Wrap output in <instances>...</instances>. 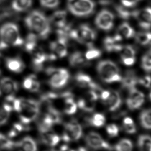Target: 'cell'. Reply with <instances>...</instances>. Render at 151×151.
<instances>
[{
  "mask_svg": "<svg viewBox=\"0 0 151 151\" xmlns=\"http://www.w3.org/2000/svg\"><path fill=\"white\" fill-rule=\"evenodd\" d=\"M19 88L16 81L9 77H4L0 80V90L7 96L14 95Z\"/></svg>",
  "mask_w": 151,
  "mask_h": 151,
  "instance_id": "cell-14",
  "label": "cell"
},
{
  "mask_svg": "<svg viewBox=\"0 0 151 151\" xmlns=\"http://www.w3.org/2000/svg\"><path fill=\"white\" fill-rule=\"evenodd\" d=\"M37 39V37L33 34H29L25 43V48L27 52L31 55L34 68L36 71H40L49 57L38 45Z\"/></svg>",
  "mask_w": 151,
  "mask_h": 151,
  "instance_id": "cell-3",
  "label": "cell"
},
{
  "mask_svg": "<svg viewBox=\"0 0 151 151\" xmlns=\"http://www.w3.org/2000/svg\"><path fill=\"white\" fill-rule=\"evenodd\" d=\"M75 81L78 86L82 88L96 90L99 86L93 81L90 76L83 73H79L75 76Z\"/></svg>",
  "mask_w": 151,
  "mask_h": 151,
  "instance_id": "cell-16",
  "label": "cell"
},
{
  "mask_svg": "<svg viewBox=\"0 0 151 151\" xmlns=\"http://www.w3.org/2000/svg\"><path fill=\"white\" fill-rule=\"evenodd\" d=\"M136 40L138 44L145 46L151 42V33L150 32H141L137 34Z\"/></svg>",
  "mask_w": 151,
  "mask_h": 151,
  "instance_id": "cell-35",
  "label": "cell"
},
{
  "mask_svg": "<svg viewBox=\"0 0 151 151\" xmlns=\"http://www.w3.org/2000/svg\"><path fill=\"white\" fill-rule=\"evenodd\" d=\"M132 17L136 19L143 29L147 30L151 27V7L132 12Z\"/></svg>",
  "mask_w": 151,
  "mask_h": 151,
  "instance_id": "cell-12",
  "label": "cell"
},
{
  "mask_svg": "<svg viewBox=\"0 0 151 151\" xmlns=\"http://www.w3.org/2000/svg\"><path fill=\"white\" fill-rule=\"evenodd\" d=\"M129 91V94L126 100L127 106L132 110L139 109L145 102V95L135 88Z\"/></svg>",
  "mask_w": 151,
  "mask_h": 151,
  "instance_id": "cell-13",
  "label": "cell"
},
{
  "mask_svg": "<svg viewBox=\"0 0 151 151\" xmlns=\"http://www.w3.org/2000/svg\"><path fill=\"white\" fill-rule=\"evenodd\" d=\"M25 25L31 33L42 40L46 39L51 31L50 21L44 13L38 10L32 11L25 17Z\"/></svg>",
  "mask_w": 151,
  "mask_h": 151,
  "instance_id": "cell-1",
  "label": "cell"
},
{
  "mask_svg": "<svg viewBox=\"0 0 151 151\" xmlns=\"http://www.w3.org/2000/svg\"><path fill=\"white\" fill-rule=\"evenodd\" d=\"M107 134L110 137H115L119 134V129L116 124H109L106 128Z\"/></svg>",
  "mask_w": 151,
  "mask_h": 151,
  "instance_id": "cell-42",
  "label": "cell"
},
{
  "mask_svg": "<svg viewBox=\"0 0 151 151\" xmlns=\"http://www.w3.org/2000/svg\"><path fill=\"white\" fill-rule=\"evenodd\" d=\"M23 44L24 40L16 23L7 22L0 27V51L9 47L21 46Z\"/></svg>",
  "mask_w": 151,
  "mask_h": 151,
  "instance_id": "cell-2",
  "label": "cell"
},
{
  "mask_svg": "<svg viewBox=\"0 0 151 151\" xmlns=\"http://www.w3.org/2000/svg\"><path fill=\"white\" fill-rule=\"evenodd\" d=\"M25 125L22 124V123H15L12 126V128H11V130L9 131L8 137L13 138L16 136L17 135L21 133L23 130L27 129V127H25Z\"/></svg>",
  "mask_w": 151,
  "mask_h": 151,
  "instance_id": "cell-37",
  "label": "cell"
},
{
  "mask_svg": "<svg viewBox=\"0 0 151 151\" xmlns=\"http://www.w3.org/2000/svg\"><path fill=\"white\" fill-rule=\"evenodd\" d=\"M119 52L122 63L124 65L130 66L134 64L136 61V51L132 46L129 45L122 46Z\"/></svg>",
  "mask_w": 151,
  "mask_h": 151,
  "instance_id": "cell-15",
  "label": "cell"
},
{
  "mask_svg": "<svg viewBox=\"0 0 151 151\" xmlns=\"http://www.w3.org/2000/svg\"><path fill=\"white\" fill-rule=\"evenodd\" d=\"M89 124L96 127H101L105 124V116L101 113H96L88 120Z\"/></svg>",
  "mask_w": 151,
  "mask_h": 151,
  "instance_id": "cell-33",
  "label": "cell"
},
{
  "mask_svg": "<svg viewBox=\"0 0 151 151\" xmlns=\"http://www.w3.org/2000/svg\"><path fill=\"white\" fill-rule=\"evenodd\" d=\"M133 145L132 141L127 139H122L116 145V151H132Z\"/></svg>",
  "mask_w": 151,
  "mask_h": 151,
  "instance_id": "cell-34",
  "label": "cell"
},
{
  "mask_svg": "<svg viewBox=\"0 0 151 151\" xmlns=\"http://www.w3.org/2000/svg\"><path fill=\"white\" fill-rule=\"evenodd\" d=\"M110 93V91L108 90H103L101 91L99 97L101 98V100L103 101V102H104L107 100L109 96Z\"/></svg>",
  "mask_w": 151,
  "mask_h": 151,
  "instance_id": "cell-46",
  "label": "cell"
},
{
  "mask_svg": "<svg viewBox=\"0 0 151 151\" xmlns=\"http://www.w3.org/2000/svg\"><path fill=\"white\" fill-rule=\"evenodd\" d=\"M42 6L47 9H55L59 5L60 0H40Z\"/></svg>",
  "mask_w": 151,
  "mask_h": 151,
  "instance_id": "cell-40",
  "label": "cell"
},
{
  "mask_svg": "<svg viewBox=\"0 0 151 151\" xmlns=\"http://www.w3.org/2000/svg\"><path fill=\"white\" fill-rule=\"evenodd\" d=\"M41 139L45 145L53 147L59 142L61 138L50 129L41 132Z\"/></svg>",
  "mask_w": 151,
  "mask_h": 151,
  "instance_id": "cell-22",
  "label": "cell"
},
{
  "mask_svg": "<svg viewBox=\"0 0 151 151\" xmlns=\"http://www.w3.org/2000/svg\"><path fill=\"white\" fill-rule=\"evenodd\" d=\"M140 118L142 126L145 129H151V109L143 111Z\"/></svg>",
  "mask_w": 151,
  "mask_h": 151,
  "instance_id": "cell-32",
  "label": "cell"
},
{
  "mask_svg": "<svg viewBox=\"0 0 151 151\" xmlns=\"http://www.w3.org/2000/svg\"><path fill=\"white\" fill-rule=\"evenodd\" d=\"M141 66L145 71L151 72V51L143 55L141 60Z\"/></svg>",
  "mask_w": 151,
  "mask_h": 151,
  "instance_id": "cell-38",
  "label": "cell"
},
{
  "mask_svg": "<svg viewBox=\"0 0 151 151\" xmlns=\"http://www.w3.org/2000/svg\"><path fill=\"white\" fill-rule=\"evenodd\" d=\"M101 51L92 47L89 48L88 50L86 51L84 55V57L88 60H92L99 58V57H101Z\"/></svg>",
  "mask_w": 151,
  "mask_h": 151,
  "instance_id": "cell-39",
  "label": "cell"
},
{
  "mask_svg": "<svg viewBox=\"0 0 151 151\" xmlns=\"http://www.w3.org/2000/svg\"><path fill=\"white\" fill-rule=\"evenodd\" d=\"M124 130L128 134H133L136 132V127L134 123L131 124H123Z\"/></svg>",
  "mask_w": 151,
  "mask_h": 151,
  "instance_id": "cell-44",
  "label": "cell"
},
{
  "mask_svg": "<svg viewBox=\"0 0 151 151\" xmlns=\"http://www.w3.org/2000/svg\"><path fill=\"white\" fill-rule=\"evenodd\" d=\"M67 45V38L64 36L58 35L57 40L50 44L51 54L49 58L54 60L57 58L66 57L68 53Z\"/></svg>",
  "mask_w": 151,
  "mask_h": 151,
  "instance_id": "cell-8",
  "label": "cell"
},
{
  "mask_svg": "<svg viewBox=\"0 0 151 151\" xmlns=\"http://www.w3.org/2000/svg\"><path fill=\"white\" fill-rule=\"evenodd\" d=\"M40 112V104L33 99H22L19 118L22 124L27 125L35 120Z\"/></svg>",
  "mask_w": 151,
  "mask_h": 151,
  "instance_id": "cell-5",
  "label": "cell"
},
{
  "mask_svg": "<svg viewBox=\"0 0 151 151\" xmlns=\"http://www.w3.org/2000/svg\"><path fill=\"white\" fill-rule=\"evenodd\" d=\"M120 42L116 40L115 36H107L104 40V44L105 49L108 52H120L122 48V45L119 44Z\"/></svg>",
  "mask_w": 151,
  "mask_h": 151,
  "instance_id": "cell-25",
  "label": "cell"
},
{
  "mask_svg": "<svg viewBox=\"0 0 151 151\" xmlns=\"http://www.w3.org/2000/svg\"><path fill=\"white\" fill-rule=\"evenodd\" d=\"M141 151H150L151 148V137L144 134L139 136L138 141Z\"/></svg>",
  "mask_w": 151,
  "mask_h": 151,
  "instance_id": "cell-30",
  "label": "cell"
},
{
  "mask_svg": "<svg viewBox=\"0 0 151 151\" xmlns=\"http://www.w3.org/2000/svg\"><path fill=\"white\" fill-rule=\"evenodd\" d=\"M118 34L122 38L129 39L132 38L135 34L134 29L128 23H122L118 28Z\"/></svg>",
  "mask_w": 151,
  "mask_h": 151,
  "instance_id": "cell-28",
  "label": "cell"
},
{
  "mask_svg": "<svg viewBox=\"0 0 151 151\" xmlns=\"http://www.w3.org/2000/svg\"><path fill=\"white\" fill-rule=\"evenodd\" d=\"M69 62L72 67H81L87 65L86 59L82 53L76 51L69 57Z\"/></svg>",
  "mask_w": 151,
  "mask_h": 151,
  "instance_id": "cell-24",
  "label": "cell"
},
{
  "mask_svg": "<svg viewBox=\"0 0 151 151\" xmlns=\"http://www.w3.org/2000/svg\"><path fill=\"white\" fill-rule=\"evenodd\" d=\"M150 151H151V148L150 149Z\"/></svg>",
  "mask_w": 151,
  "mask_h": 151,
  "instance_id": "cell-51",
  "label": "cell"
},
{
  "mask_svg": "<svg viewBox=\"0 0 151 151\" xmlns=\"http://www.w3.org/2000/svg\"><path fill=\"white\" fill-rule=\"evenodd\" d=\"M23 86L24 88L30 92H37L40 88V82L36 76L30 75L23 80Z\"/></svg>",
  "mask_w": 151,
  "mask_h": 151,
  "instance_id": "cell-23",
  "label": "cell"
},
{
  "mask_svg": "<svg viewBox=\"0 0 151 151\" xmlns=\"http://www.w3.org/2000/svg\"><path fill=\"white\" fill-rule=\"evenodd\" d=\"M82 135V127L78 122L73 120L65 125L62 138L68 142L80 139Z\"/></svg>",
  "mask_w": 151,
  "mask_h": 151,
  "instance_id": "cell-9",
  "label": "cell"
},
{
  "mask_svg": "<svg viewBox=\"0 0 151 151\" xmlns=\"http://www.w3.org/2000/svg\"><path fill=\"white\" fill-rule=\"evenodd\" d=\"M103 103L106 106L109 111H114L121 106L122 99L119 93L116 91H110L108 99Z\"/></svg>",
  "mask_w": 151,
  "mask_h": 151,
  "instance_id": "cell-18",
  "label": "cell"
},
{
  "mask_svg": "<svg viewBox=\"0 0 151 151\" xmlns=\"http://www.w3.org/2000/svg\"><path fill=\"white\" fill-rule=\"evenodd\" d=\"M87 151V150L83 147H80L79 148H78L77 151Z\"/></svg>",
  "mask_w": 151,
  "mask_h": 151,
  "instance_id": "cell-48",
  "label": "cell"
},
{
  "mask_svg": "<svg viewBox=\"0 0 151 151\" xmlns=\"http://www.w3.org/2000/svg\"><path fill=\"white\" fill-rule=\"evenodd\" d=\"M32 0H13L12 6L16 12H23L31 7Z\"/></svg>",
  "mask_w": 151,
  "mask_h": 151,
  "instance_id": "cell-27",
  "label": "cell"
},
{
  "mask_svg": "<svg viewBox=\"0 0 151 151\" xmlns=\"http://www.w3.org/2000/svg\"><path fill=\"white\" fill-rule=\"evenodd\" d=\"M10 112L4 107H0V125H4L9 120Z\"/></svg>",
  "mask_w": 151,
  "mask_h": 151,
  "instance_id": "cell-41",
  "label": "cell"
},
{
  "mask_svg": "<svg viewBox=\"0 0 151 151\" xmlns=\"http://www.w3.org/2000/svg\"><path fill=\"white\" fill-rule=\"evenodd\" d=\"M1 67H0V75H1Z\"/></svg>",
  "mask_w": 151,
  "mask_h": 151,
  "instance_id": "cell-49",
  "label": "cell"
},
{
  "mask_svg": "<svg viewBox=\"0 0 151 151\" xmlns=\"http://www.w3.org/2000/svg\"><path fill=\"white\" fill-rule=\"evenodd\" d=\"M122 86L124 88H127L129 90L134 88L136 84L138 83V79L137 78L132 71H128L125 74L124 78H122Z\"/></svg>",
  "mask_w": 151,
  "mask_h": 151,
  "instance_id": "cell-26",
  "label": "cell"
},
{
  "mask_svg": "<svg viewBox=\"0 0 151 151\" xmlns=\"http://www.w3.org/2000/svg\"><path fill=\"white\" fill-rule=\"evenodd\" d=\"M138 83L145 88H149L151 86V77L150 76H145L142 78L138 79Z\"/></svg>",
  "mask_w": 151,
  "mask_h": 151,
  "instance_id": "cell-43",
  "label": "cell"
},
{
  "mask_svg": "<svg viewBox=\"0 0 151 151\" xmlns=\"http://www.w3.org/2000/svg\"><path fill=\"white\" fill-rule=\"evenodd\" d=\"M1 1V0H0V1Z\"/></svg>",
  "mask_w": 151,
  "mask_h": 151,
  "instance_id": "cell-52",
  "label": "cell"
},
{
  "mask_svg": "<svg viewBox=\"0 0 151 151\" xmlns=\"http://www.w3.org/2000/svg\"><path fill=\"white\" fill-rule=\"evenodd\" d=\"M58 29H62L68 25L67 23V13L64 10H59L55 12L51 15L50 20Z\"/></svg>",
  "mask_w": 151,
  "mask_h": 151,
  "instance_id": "cell-17",
  "label": "cell"
},
{
  "mask_svg": "<svg viewBox=\"0 0 151 151\" xmlns=\"http://www.w3.org/2000/svg\"><path fill=\"white\" fill-rule=\"evenodd\" d=\"M87 145L94 150H106L111 151L112 147L110 144L103 139L100 134L95 132H90L86 138Z\"/></svg>",
  "mask_w": 151,
  "mask_h": 151,
  "instance_id": "cell-11",
  "label": "cell"
},
{
  "mask_svg": "<svg viewBox=\"0 0 151 151\" xmlns=\"http://www.w3.org/2000/svg\"><path fill=\"white\" fill-rule=\"evenodd\" d=\"M132 123H134V121L129 117L125 118L123 120V124H131Z\"/></svg>",
  "mask_w": 151,
  "mask_h": 151,
  "instance_id": "cell-47",
  "label": "cell"
},
{
  "mask_svg": "<svg viewBox=\"0 0 151 151\" xmlns=\"http://www.w3.org/2000/svg\"><path fill=\"white\" fill-rule=\"evenodd\" d=\"M67 7L76 17H88L94 12L95 4L93 0H67Z\"/></svg>",
  "mask_w": 151,
  "mask_h": 151,
  "instance_id": "cell-6",
  "label": "cell"
},
{
  "mask_svg": "<svg viewBox=\"0 0 151 151\" xmlns=\"http://www.w3.org/2000/svg\"><path fill=\"white\" fill-rule=\"evenodd\" d=\"M97 70L103 81L107 83L120 82L122 80L117 65L110 60H103L97 66Z\"/></svg>",
  "mask_w": 151,
  "mask_h": 151,
  "instance_id": "cell-4",
  "label": "cell"
},
{
  "mask_svg": "<svg viewBox=\"0 0 151 151\" xmlns=\"http://www.w3.org/2000/svg\"><path fill=\"white\" fill-rule=\"evenodd\" d=\"M45 116L48 118L53 125L60 124L62 121V116L60 112L54 107L49 106Z\"/></svg>",
  "mask_w": 151,
  "mask_h": 151,
  "instance_id": "cell-29",
  "label": "cell"
},
{
  "mask_svg": "<svg viewBox=\"0 0 151 151\" xmlns=\"http://www.w3.org/2000/svg\"><path fill=\"white\" fill-rule=\"evenodd\" d=\"M5 64L9 70L15 73H20L25 68V64L23 61L18 57L6 58Z\"/></svg>",
  "mask_w": 151,
  "mask_h": 151,
  "instance_id": "cell-19",
  "label": "cell"
},
{
  "mask_svg": "<svg viewBox=\"0 0 151 151\" xmlns=\"http://www.w3.org/2000/svg\"><path fill=\"white\" fill-rule=\"evenodd\" d=\"M1 94V91L0 90V95Z\"/></svg>",
  "mask_w": 151,
  "mask_h": 151,
  "instance_id": "cell-50",
  "label": "cell"
},
{
  "mask_svg": "<svg viewBox=\"0 0 151 151\" xmlns=\"http://www.w3.org/2000/svg\"><path fill=\"white\" fill-rule=\"evenodd\" d=\"M114 16L107 9H103L97 15L95 23L99 29L105 31H110L113 27Z\"/></svg>",
  "mask_w": 151,
  "mask_h": 151,
  "instance_id": "cell-10",
  "label": "cell"
},
{
  "mask_svg": "<svg viewBox=\"0 0 151 151\" xmlns=\"http://www.w3.org/2000/svg\"><path fill=\"white\" fill-rule=\"evenodd\" d=\"M77 106L83 111L90 112L94 110L95 105L94 101L86 98L79 99L77 103Z\"/></svg>",
  "mask_w": 151,
  "mask_h": 151,
  "instance_id": "cell-31",
  "label": "cell"
},
{
  "mask_svg": "<svg viewBox=\"0 0 151 151\" xmlns=\"http://www.w3.org/2000/svg\"><path fill=\"white\" fill-rule=\"evenodd\" d=\"M46 72L49 76V83L53 88H62L69 81V71L65 68L50 67L47 69Z\"/></svg>",
  "mask_w": 151,
  "mask_h": 151,
  "instance_id": "cell-7",
  "label": "cell"
},
{
  "mask_svg": "<svg viewBox=\"0 0 151 151\" xmlns=\"http://www.w3.org/2000/svg\"><path fill=\"white\" fill-rule=\"evenodd\" d=\"M63 99H64V112L67 115L75 114L77 111L78 106L73 99V95L69 92L64 93Z\"/></svg>",
  "mask_w": 151,
  "mask_h": 151,
  "instance_id": "cell-20",
  "label": "cell"
},
{
  "mask_svg": "<svg viewBox=\"0 0 151 151\" xmlns=\"http://www.w3.org/2000/svg\"><path fill=\"white\" fill-rule=\"evenodd\" d=\"M17 143L9 139L8 137L1 134L0 137V149L2 150H11L16 147Z\"/></svg>",
  "mask_w": 151,
  "mask_h": 151,
  "instance_id": "cell-36",
  "label": "cell"
},
{
  "mask_svg": "<svg viewBox=\"0 0 151 151\" xmlns=\"http://www.w3.org/2000/svg\"><path fill=\"white\" fill-rule=\"evenodd\" d=\"M141 0H121L122 5L125 7L130 8L135 6Z\"/></svg>",
  "mask_w": 151,
  "mask_h": 151,
  "instance_id": "cell-45",
  "label": "cell"
},
{
  "mask_svg": "<svg viewBox=\"0 0 151 151\" xmlns=\"http://www.w3.org/2000/svg\"><path fill=\"white\" fill-rule=\"evenodd\" d=\"M17 147L20 151H37V145L35 141L30 137L23 138L20 142L17 143Z\"/></svg>",
  "mask_w": 151,
  "mask_h": 151,
  "instance_id": "cell-21",
  "label": "cell"
}]
</instances>
